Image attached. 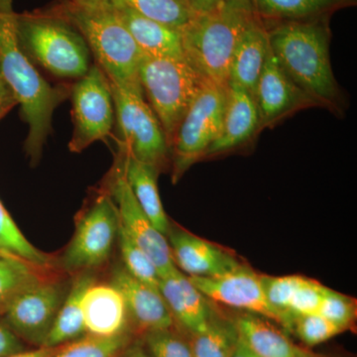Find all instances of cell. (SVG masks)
<instances>
[{
    "instance_id": "21",
    "label": "cell",
    "mask_w": 357,
    "mask_h": 357,
    "mask_svg": "<svg viewBox=\"0 0 357 357\" xmlns=\"http://www.w3.org/2000/svg\"><path fill=\"white\" fill-rule=\"evenodd\" d=\"M269 49L266 26L257 16L237 42L230 60L229 84H236L253 96Z\"/></svg>"
},
{
    "instance_id": "27",
    "label": "cell",
    "mask_w": 357,
    "mask_h": 357,
    "mask_svg": "<svg viewBox=\"0 0 357 357\" xmlns=\"http://www.w3.org/2000/svg\"><path fill=\"white\" fill-rule=\"evenodd\" d=\"M45 271L20 258L0 256V310L18 294L46 279Z\"/></svg>"
},
{
    "instance_id": "13",
    "label": "cell",
    "mask_w": 357,
    "mask_h": 357,
    "mask_svg": "<svg viewBox=\"0 0 357 357\" xmlns=\"http://www.w3.org/2000/svg\"><path fill=\"white\" fill-rule=\"evenodd\" d=\"M190 279L208 299L272 319L283 326L293 325L295 317L277 311L268 303L261 276L250 268L241 265L236 271L217 278Z\"/></svg>"
},
{
    "instance_id": "39",
    "label": "cell",
    "mask_w": 357,
    "mask_h": 357,
    "mask_svg": "<svg viewBox=\"0 0 357 357\" xmlns=\"http://www.w3.org/2000/svg\"><path fill=\"white\" fill-rule=\"evenodd\" d=\"M59 349L60 347H39L38 349H32V351H21L6 357H54Z\"/></svg>"
},
{
    "instance_id": "43",
    "label": "cell",
    "mask_w": 357,
    "mask_h": 357,
    "mask_svg": "<svg viewBox=\"0 0 357 357\" xmlns=\"http://www.w3.org/2000/svg\"><path fill=\"white\" fill-rule=\"evenodd\" d=\"M79 6L86 7H103L112 6L110 0H72Z\"/></svg>"
},
{
    "instance_id": "11",
    "label": "cell",
    "mask_w": 357,
    "mask_h": 357,
    "mask_svg": "<svg viewBox=\"0 0 357 357\" xmlns=\"http://www.w3.org/2000/svg\"><path fill=\"white\" fill-rule=\"evenodd\" d=\"M69 288L47 277L22 291L4 307L9 328L28 342L43 347Z\"/></svg>"
},
{
    "instance_id": "16",
    "label": "cell",
    "mask_w": 357,
    "mask_h": 357,
    "mask_svg": "<svg viewBox=\"0 0 357 357\" xmlns=\"http://www.w3.org/2000/svg\"><path fill=\"white\" fill-rule=\"evenodd\" d=\"M261 133L255 98L236 84L227 89L222 128L217 140L206 150L204 158L227 154L250 144Z\"/></svg>"
},
{
    "instance_id": "38",
    "label": "cell",
    "mask_w": 357,
    "mask_h": 357,
    "mask_svg": "<svg viewBox=\"0 0 357 357\" xmlns=\"http://www.w3.org/2000/svg\"><path fill=\"white\" fill-rule=\"evenodd\" d=\"M17 105L18 100L13 89L0 73V121Z\"/></svg>"
},
{
    "instance_id": "17",
    "label": "cell",
    "mask_w": 357,
    "mask_h": 357,
    "mask_svg": "<svg viewBox=\"0 0 357 357\" xmlns=\"http://www.w3.org/2000/svg\"><path fill=\"white\" fill-rule=\"evenodd\" d=\"M109 283L121 293L128 318L145 333L172 328V314L158 288L133 278L122 266L112 270Z\"/></svg>"
},
{
    "instance_id": "37",
    "label": "cell",
    "mask_w": 357,
    "mask_h": 357,
    "mask_svg": "<svg viewBox=\"0 0 357 357\" xmlns=\"http://www.w3.org/2000/svg\"><path fill=\"white\" fill-rule=\"evenodd\" d=\"M20 337L9 326L0 321V357H6L23 351Z\"/></svg>"
},
{
    "instance_id": "2",
    "label": "cell",
    "mask_w": 357,
    "mask_h": 357,
    "mask_svg": "<svg viewBox=\"0 0 357 357\" xmlns=\"http://www.w3.org/2000/svg\"><path fill=\"white\" fill-rule=\"evenodd\" d=\"M0 73L13 89L21 116L29 126L25 152L35 166L51 133L54 112L70 98L72 86H52L21 48L13 0H0Z\"/></svg>"
},
{
    "instance_id": "42",
    "label": "cell",
    "mask_w": 357,
    "mask_h": 357,
    "mask_svg": "<svg viewBox=\"0 0 357 357\" xmlns=\"http://www.w3.org/2000/svg\"><path fill=\"white\" fill-rule=\"evenodd\" d=\"M231 357H258L255 354H253L250 349L246 347L245 344L241 342V338L238 337V340H237V344L236 347V351H234V354H232Z\"/></svg>"
},
{
    "instance_id": "28",
    "label": "cell",
    "mask_w": 357,
    "mask_h": 357,
    "mask_svg": "<svg viewBox=\"0 0 357 357\" xmlns=\"http://www.w3.org/2000/svg\"><path fill=\"white\" fill-rule=\"evenodd\" d=\"M192 335L194 357H231L238 340L234 324L222 319H211L204 332Z\"/></svg>"
},
{
    "instance_id": "33",
    "label": "cell",
    "mask_w": 357,
    "mask_h": 357,
    "mask_svg": "<svg viewBox=\"0 0 357 357\" xmlns=\"http://www.w3.org/2000/svg\"><path fill=\"white\" fill-rule=\"evenodd\" d=\"M145 344L151 357H194L190 342L171 332V328L145 333Z\"/></svg>"
},
{
    "instance_id": "44",
    "label": "cell",
    "mask_w": 357,
    "mask_h": 357,
    "mask_svg": "<svg viewBox=\"0 0 357 357\" xmlns=\"http://www.w3.org/2000/svg\"><path fill=\"white\" fill-rule=\"evenodd\" d=\"M0 256H8V257H17V256L9 255V253L3 252V251H0ZM20 258V257H18ZM21 259V258H20Z\"/></svg>"
},
{
    "instance_id": "7",
    "label": "cell",
    "mask_w": 357,
    "mask_h": 357,
    "mask_svg": "<svg viewBox=\"0 0 357 357\" xmlns=\"http://www.w3.org/2000/svg\"><path fill=\"white\" fill-rule=\"evenodd\" d=\"M227 89L208 79L178 123L170 144L174 182L204 158L206 150L220 136Z\"/></svg>"
},
{
    "instance_id": "19",
    "label": "cell",
    "mask_w": 357,
    "mask_h": 357,
    "mask_svg": "<svg viewBox=\"0 0 357 357\" xmlns=\"http://www.w3.org/2000/svg\"><path fill=\"white\" fill-rule=\"evenodd\" d=\"M82 306L88 335L109 337L126 333L128 309L121 293L112 284H91Z\"/></svg>"
},
{
    "instance_id": "6",
    "label": "cell",
    "mask_w": 357,
    "mask_h": 357,
    "mask_svg": "<svg viewBox=\"0 0 357 357\" xmlns=\"http://www.w3.org/2000/svg\"><path fill=\"white\" fill-rule=\"evenodd\" d=\"M139 81L170 147L178 123L208 79L187 60L143 56Z\"/></svg>"
},
{
    "instance_id": "14",
    "label": "cell",
    "mask_w": 357,
    "mask_h": 357,
    "mask_svg": "<svg viewBox=\"0 0 357 357\" xmlns=\"http://www.w3.org/2000/svg\"><path fill=\"white\" fill-rule=\"evenodd\" d=\"M253 98L261 132L300 110L319 107L318 103L298 88L284 72L271 49L256 84Z\"/></svg>"
},
{
    "instance_id": "36",
    "label": "cell",
    "mask_w": 357,
    "mask_h": 357,
    "mask_svg": "<svg viewBox=\"0 0 357 357\" xmlns=\"http://www.w3.org/2000/svg\"><path fill=\"white\" fill-rule=\"evenodd\" d=\"M326 289L325 286L321 285L318 282L304 277L302 283L293 295L289 312L294 317L317 314Z\"/></svg>"
},
{
    "instance_id": "40",
    "label": "cell",
    "mask_w": 357,
    "mask_h": 357,
    "mask_svg": "<svg viewBox=\"0 0 357 357\" xmlns=\"http://www.w3.org/2000/svg\"><path fill=\"white\" fill-rule=\"evenodd\" d=\"M196 13H203L217 6L220 0H187Z\"/></svg>"
},
{
    "instance_id": "29",
    "label": "cell",
    "mask_w": 357,
    "mask_h": 357,
    "mask_svg": "<svg viewBox=\"0 0 357 357\" xmlns=\"http://www.w3.org/2000/svg\"><path fill=\"white\" fill-rule=\"evenodd\" d=\"M0 251L17 256L24 261L42 269L48 270L51 266V258L28 241L1 202H0Z\"/></svg>"
},
{
    "instance_id": "4",
    "label": "cell",
    "mask_w": 357,
    "mask_h": 357,
    "mask_svg": "<svg viewBox=\"0 0 357 357\" xmlns=\"http://www.w3.org/2000/svg\"><path fill=\"white\" fill-rule=\"evenodd\" d=\"M255 17L251 0H220L182 31L185 59L206 79L227 86L232 54L241 35Z\"/></svg>"
},
{
    "instance_id": "15",
    "label": "cell",
    "mask_w": 357,
    "mask_h": 357,
    "mask_svg": "<svg viewBox=\"0 0 357 357\" xmlns=\"http://www.w3.org/2000/svg\"><path fill=\"white\" fill-rule=\"evenodd\" d=\"M167 239L176 267L187 276L217 278L243 265L225 249L184 229H170Z\"/></svg>"
},
{
    "instance_id": "32",
    "label": "cell",
    "mask_w": 357,
    "mask_h": 357,
    "mask_svg": "<svg viewBox=\"0 0 357 357\" xmlns=\"http://www.w3.org/2000/svg\"><path fill=\"white\" fill-rule=\"evenodd\" d=\"M292 326L300 340L310 347L324 344L345 331L318 312L295 317Z\"/></svg>"
},
{
    "instance_id": "8",
    "label": "cell",
    "mask_w": 357,
    "mask_h": 357,
    "mask_svg": "<svg viewBox=\"0 0 357 357\" xmlns=\"http://www.w3.org/2000/svg\"><path fill=\"white\" fill-rule=\"evenodd\" d=\"M119 151L161 171L170 160V147L161 123L144 96L110 84Z\"/></svg>"
},
{
    "instance_id": "34",
    "label": "cell",
    "mask_w": 357,
    "mask_h": 357,
    "mask_svg": "<svg viewBox=\"0 0 357 357\" xmlns=\"http://www.w3.org/2000/svg\"><path fill=\"white\" fill-rule=\"evenodd\" d=\"M303 279L304 277L296 275L281 277L261 276L262 286L268 303L277 311L292 316L288 311L289 306Z\"/></svg>"
},
{
    "instance_id": "35",
    "label": "cell",
    "mask_w": 357,
    "mask_h": 357,
    "mask_svg": "<svg viewBox=\"0 0 357 357\" xmlns=\"http://www.w3.org/2000/svg\"><path fill=\"white\" fill-rule=\"evenodd\" d=\"M318 314L347 330L356 318V305L347 296L326 288Z\"/></svg>"
},
{
    "instance_id": "3",
    "label": "cell",
    "mask_w": 357,
    "mask_h": 357,
    "mask_svg": "<svg viewBox=\"0 0 357 357\" xmlns=\"http://www.w3.org/2000/svg\"><path fill=\"white\" fill-rule=\"evenodd\" d=\"M83 35L96 65L109 83L144 96L139 81L143 53L112 6L86 7L64 0L57 4Z\"/></svg>"
},
{
    "instance_id": "23",
    "label": "cell",
    "mask_w": 357,
    "mask_h": 357,
    "mask_svg": "<svg viewBox=\"0 0 357 357\" xmlns=\"http://www.w3.org/2000/svg\"><path fill=\"white\" fill-rule=\"evenodd\" d=\"M234 324L241 342L258 357H302L292 342L261 316L243 314Z\"/></svg>"
},
{
    "instance_id": "24",
    "label": "cell",
    "mask_w": 357,
    "mask_h": 357,
    "mask_svg": "<svg viewBox=\"0 0 357 357\" xmlns=\"http://www.w3.org/2000/svg\"><path fill=\"white\" fill-rule=\"evenodd\" d=\"M95 282L96 279L93 275L77 274L70 285L67 296L43 347H61L86 335L82 302L86 289Z\"/></svg>"
},
{
    "instance_id": "25",
    "label": "cell",
    "mask_w": 357,
    "mask_h": 357,
    "mask_svg": "<svg viewBox=\"0 0 357 357\" xmlns=\"http://www.w3.org/2000/svg\"><path fill=\"white\" fill-rule=\"evenodd\" d=\"M256 15L264 23L330 17L331 14L356 6V0H251Z\"/></svg>"
},
{
    "instance_id": "5",
    "label": "cell",
    "mask_w": 357,
    "mask_h": 357,
    "mask_svg": "<svg viewBox=\"0 0 357 357\" xmlns=\"http://www.w3.org/2000/svg\"><path fill=\"white\" fill-rule=\"evenodd\" d=\"M16 32L21 48L33 64L52 76L77 81L93 65L83 35L57 6L16 13Z\"/></svg>"
},
{
    "instance_id": "26",
    "label": "cell",
    "mask_w": 357,
    "mask_h": 357,
    "mask_svg": "<svg viewBox=\"0 0 357 357\" xmlns=\"http://www.w3.org/2000/svg\"><path fill=\"white\" fill-rule=\"evenodd\" d=\"M110 4L114 7H126L180 31L197 15L187 0H110Z\"/></svg>"
},
{
    "instance_id": "31",
    "label": "cell",
    "mask_w": 357,
    "mask_h": 357,
    "mask_svg": "<svg viewBox=\"0 0 357 357\" xmlns=\"http://www.w3.org/2000/svg\"><path fill=\"white\" fill-rule=\"evenodd\" d=\"M121 259L122 267L128 272L133 278L151 287L158 288L160 275L154 263L149 256L137 245L126 230L119 225V236H117Z\"/></svg>"
},
{
    "instance_id": "1",
    "label": "cell",
    "mask_w": 357,
    "mask_h": 357,
    "mask_svg": "<svg viewBox=\"0 0 357 357\" xmlns=\"http://www.w3.org/2000/svg\"><path fill=\"white\" fill-rule=\"evenodd\" d=\"M264 24L272 53L296 86L319 107L344 114L347 100L331 63L328 16Z\"/></svg>"
},
{
    "instance_id": "12",
    "label": "cell",
    "mask_w": 357,
    "mask_h": 357,
    "mask_svg": "<svg viewBox=\"0 0 357 357\" xmlns=\"http://www.w3.org/2000/svg\"><path fill=\"white\" fill-rule=\"evenodd\" d=\"M105 191L114 199L119 213V225L154 263L160 278L177 269L174 262L168 239L157 230L149 218L141 210L134 198L123 171L117 160L109 174Z\"/></svg>"
},
{
    "instance_id": "30",
    "label": "cell",
    "mask_w": 357,
    "mask_h": 357,
    "mask_svg": "<svg viewBox=\"0 0 357 357\" xmlns=\"http://www.w3.org/2000/svg\"><path fill=\"white\" fill-rule=\"evenodd\" d=\"M128 333L114 337L86 335L61 345L54 357H117L128 347Z\"/></svg>"
},
{
    "instance_id": "10",
    "label": "cell",
    "mask_w": 357,
    "mask_h": 357,
    "mask_svg": "<svg viewBox=\"0 0 357 357\" xmlns=\"http://www.w3.org/2000/svg\"><path fill=\"white\" fill-rule=\"evenodd\" d=\"M74 130L70 151L79 153L96 141H105L115 122L114 98L107 77L96 64L70 89Z\"/></svg>"
},
{
    "instance_id": "9",
    "label": "cell",
    "mask_w": 357,
    "mask_h": 357,
    "mask_svg": "<svg viewBox=\"0 0 357 357\" xmlns=\"http://www.w3.org/2000/svg\"><path fill=\"white\" fill-rule=\"evenodd\" d=\"M119 229L116 206L103 190L77 220L72 241L61 257V266L74 273L102 266L109 261Z\"/></svg>"
},
{
    "instance_id": "41",
    "label": "cell",
    "mask_w": 357,
    "mask_h": 357,
    "mask_svg": "<svg viewBox=\"0 0 357 357\" xmlns=\"http://www.w3.org/2000/svg\"><path fill=\"white\" fill-rule=\"evenodd\" d=\"M117 357H151L146 349H143L140 345H132L126 347L121 354Z\"/></svg>"
},
{
    "instance_id": "18",
    "label": "cell",
    "mask_w": 357,
    "mask_h": 357,
    "mask_svg": "<svg viewBox=\"0 0 357 357\" xmlns=\"http://www.w3.org/2000/svg\"><path fill=\"white\" fill-rule=\"evenodd\" d=\"M158 289L174 319L192 333L204 332L211 316L206 298L189 276L175 269L161 277Z\"/></svg>"
},
{
    "instance_id": "22",
    "label": "cell",
    "mask_w": 357,
    "mask_h": 357,
    "mask_svg": "<svg viewBox=\"0 0 357 357\" xmlns=\"http://www.w3.org/2000/svg\"><path fill=\"white\" fill-rule=\"evenodd\" d=\"M117 160L141 210L144 211L157 230L167 237L171 225L160 198L157 184L159 171L155 167L138 161L121 151H119Z\"/></svg>"
},
{
    "instance_id": "20",
    "label": "cell",
    "mask_w": 357,
    "mask_h": 357,
    "mask_svg": "<svg viewBox=\"0 0 357 357\" xmlns=\"http://www.w3.org/2000/svg\"><path fill=\"white\" fill-rule=\"evenodd\" d=\"M114 9L143 55L187 60L182 31L144 17L126 7H114Z\"/></svg>"
}]
</instances>
